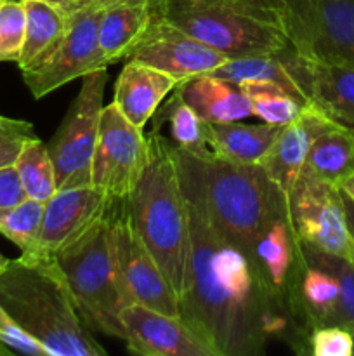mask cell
<instances>
[{
	"label": "cell",
	"mask_w": 354,
	"mask_h": 356,
	"mask_svg": "<svg viewBox=\"0 0 354 356\" xmlns=\"http://www.w3.org/2000/svg\"><path fill=\"white\" fill-rule=\"evenodd\" d=\"M10 353H12V351L7 350L6 346H2V344H0V356H7V355H10Z\"/></svg>",
	"instance_id": "obj_41"
},
{
	"label": "cell",
	"mask_w": 354,
	"mask_h": 356,
	"mask_svg": "<svg viewBox=\"0 0 354 356\" xmlns=\"http://www.w3.org/2000/svg\"><path fill=\"white\" fill-rule=\"evenodd\" d=\"M267 2H269V3H273L274 7H278V6H280L281 2H285V0H267Z\"/></svg>",
	"instance_id": "obj_42"
},
{
	"label": "cell",
	"mask_w": 354,
	"mask_h": 356,
	"mask_svg": "<svg viewBox=\"0 0 354 356\" xmlns=\"http://www.w3.org/2000/svg\"><path fill=\"white\" fill-rule=\"evenodd\" d=\"M26 198L16 167L0 169V211L14 207Z\"/></svg>",
	"instance_id": "obj_35"
},
{
	"label": "cell",
	"mask_w": 354,
	"mask_h": 356,
	"mask_svg": "<svg viewBox=\"0 0 354 356\" xmlns=\"http://www.w3.org/2000/svg\"><path fill=\"white\" fill-rule=\"evenodd\" d=\"M298 240V238H297ZM298 249L304 259L325 268L339 282V302H337L335 315L332 325L344 327L347 330L354 329V263L346 257L335 254L323 252L307 243L298 240Z\"/></svg>",
	"instance_id": "obj_29"
},
{
	"label": "cell",
	"mask_w": 354,
	"mask_h": 356,
	"mask_svg": "<svg viewBox=\"0 0 354 356\" xmlns=\"http://www.w3.org/2000/svg\"><path fill=\"white\" fill-rule=\"evenodd\" d=\"M151 120L153 129H160L163 124L169 125L170 141L177 148L194 155L210 152L207 145V122L201 120L196 111L183 99L177 87L172 90L170 99L163 103V106L160 104Z\"/></svg>",
	"instance_id": "obj_25"
},
{
	"label": "cell",
	"mask_w": 354,
	"mask_h": 356,
	"mask_svg": "<svg viewBox=\"0 0 354 356\" xmlns=\"http://www.w3.org/2000/svg\"><path fill=\"white\" fill-rule=\"evenodd\" d=\"M288 218L301 242L354 263V236L340 186L301 174L288 195Z\"/></svg>",
	"instance_id": "obj_9"
},
{
	"label": "cell",
	"mask_w": 354,
	"mask_h": 356,
	"mask_svg": "<svg viewBox=\"0 0 354 356\" xmlns=\"http://www.w3.org/2000/svg\"><path fill=\"white\" fill-rule=\"evenodd\" d=\"M183 99L208 124L239 122L253 117L250 99L238 86L208 73L191 76L177 83Z\"/></svg>",
	"instance_id": "obj_19"
},
{
	"label": "cell",
	"mask_w": 354,
	"mask_h": 356,
	"mask_svg": "<svg viewBox=\"0 0 354 356\" xmlns=\"http://www.w3.org/2000/svg\"><path fill=\"white\" fill-rule=\"evenodd\" d=\"M238 87L250 99L253 117L260 118L264 124L287 125L307 106L287 87L271 80H246L238 83Z\"/></svg>",
	"instance_id": "obj_26"
},
{
	"label": "cell",
	"mask_w": 354,
	"mask_h": 356,
	"mask_svg": "<svg viewBox=\"0 0 354 356\" xmlns=\"http://www.w3.org/2000/svg\"><path fill=\"white\" fill-rule=\"evenodd\" d=\"M332 125L333 122L321 111L307 104L294 122L281 129L271 148L260 159L259 165L287 198L301 176L312 143Z\"/></svg>",
	"instance_id": "obj_17"
},
{
	"label": "cell",
	"mask_w": 354,
	"mask_h": 356,
	"mask_svg": "<svg viewBox=\"0 0 354 356\" xmlns=\"http://www.w3.org/2000/svg\"><path fill=\"white\" fill-rule=\"evenodd\" d=\"M148 159V136L110 103L101 111L90 184L115 200L130 197Z\"/></svg>",
	"instance_id": "obj_10"
},
{
	"label": "cell",
	"mask_w": 354,
	"mask_h": 356,
	"mask_svg": "<svg viewBox=\"0 0 354 356\" xmlns=\"http://www.w3.org/2000/svg\"><path fill=\"white\" fill-rule=\"evenodd\" d=\"M351 172H354V131L333 124L312 143L301 174L340 186Z\"/></svg>",
	"instance_id": "obj_24"
},
{
	"label": "cell",
	"mask_w": 354,
	"mask_h": 356,
	"mask_svg": "<svg viewBox=\"0 0 354 356\" xmlns=\"http://www.w3.org/2000/svg\"><path fill=\"white\" fill-rule=\"evenodd\" d=\"M35 138L37 134L30 122L0 117V169L12 167L24 146Z\"/></svg>",
	"instance_id": "obj_32"
},
{
	"label": "cell",
	"mask_w": 354,
	"mask_h": 356,
	"mask_svg": "<svg viewBox=\"0 0 354 356\" xmlns=\"http://www.w3.org/2000/svg\"><path fill=\"white\" fill-rule=\"evenodd\" d=\"M276 9L297 54L354 68V0H285Z\"/></svg>",
	"instance_id": "obj_7"
},
{
	"label": "cell",
	"mask_w": 354,
	"mask_h": 356,
	"mask_svg": "<svg viewBox=\"0 0 354 356\" xmlns=\"http://www.w3.org/2000/svg\"><path fill=\"white\" fill-rule=\"evenodd\" d=\"M128 59L146 63L169 73L177 82H183L191 76L210 73L229 58L156 14L141 40L132 49Z\"/></svg>",
	"instance_id": "obj_13"
},
{
	"label": "cell",
	"mask_w": 354,
	"mask_h": 356,
	"mask_svg": "<svg viewBox=\"0 0 354 356\" xmlns=\"http://www.w3.org/2000/svg\"><path fill=\"white\" fill-rule=\"evenodd\" d=\"M285 125L271 124H242V122H224L208 124L207 145L214 155L235 163H259L267 153L274 139Z\"/></svg>",
	"instance_id": "obj_22"
},
{
	"label": "cell",
	"mask_w": 354,
	"mask_h": 356,
	"mask_svg": "<svg viewBox=\"0 0 354 356\" xmlns=\"http://www.w3.org/2000/svg\"><path fill=\"white\" fill-rule=\"evenodd\" d=\"M115 236L121 278L132 305H141L170 316H179V299L158 263L139 236L127 198L115 204Z\"/></svg>",
	"instance_id": "obj_12"
},
{
	"label": "cell",
	"mask_w": 354,
	"mask_h": 356,
	"mask_svg": "<svg viewBox=\"0 0 354 356\" xmlns=\"http://www.w3.org/2000/svg\"><path fill=\"white\" fill-rule=\"evenodd\" d=\"M307 353L312 356H354L353 332L339 325L314 329L309 336Z\"/></svg>",
	"instance_id": "obj_33"
},
{
	"label": "cell",
	"mask_w": 354,
	"mask_h": 356,
	"mask_svg": "<svg viewBox=\"0 0 354 356\" xmlns=\"http://www.w3.org/2000/svg\"><path fill=\"white\" fill-rule=\"evenodd\" d=\"M3 2V0H0V3H2Z\"/></svg>",
	"instance_id": "obj_44"
},
{
	"label": "cell",
	"mask_w": 354,
	"mask_h": 356,
	"mask_svg": "<svg viewBox=\"0 0 354 356\" xmlns=\"http://www.w3.org/2000/svg\"><path fill=\"white\" fill-rule=\"evenodd\" d=\"M7 263H9V259H7V257H3L2 254H0V273H2V271L6 270Z\"/></svg>",
	"instance_id": "obj_40"
},
{
	"label": "cell",
	"mask_w": 354,
	"mask_h": 356,
	"mask_svg": "<svg viewBox=\"0 0 354 356\" xmlns=\"http://www.w3.org/2000/svg\"><path fill=\"white\" fill-rule=\"evenodd\" d=\"M285 61L305 103L354 131V68L304 58L292 47L285 51Z\"/></svg>",
	"instance_id": "obj_14"
},
{
	"label": "cell",
	"mask_w": 354,
	"mask_h": 356,
	"mask_svg": "<svg viewBox=\"0 0 354 356\" xmlns=\"http://www.w3.org/2000/svg\"><path fill=\"white\" fill-rule=\"evenodd\" d=\"M344 205H346V216H347V222H349V229L354 236V202L351 200L349 197L344 195Z\"/></svg>",
	"instance_id": "obj_38"
},
{
	"label": "cell",
	"mask_w": 354,
	"mask_h": 356,
	"mask_svg": "<svg viewBox=\"0 0 354 356\" xmlns=\"http://www.w3.org/2000/svg\"><path fill=\"white\" fill-rule=\"evenodd\" d=\"M158 9L160 0H127L103 10L99 47L106 65L130 56Z\"/></svg>",
	"instance_id": "obj_20"
},
{
	"label": "cell",
	"mask_w": 354,
	"mask_h": 356,
	"mask_svg": "<svg viewBox=\"0 0 354 356\" xmlns=\"http://www.w3.org/2000/svg\"><path fill=\"white\" fill-rule=\"evenodd\" d=\"M340 190H342V193L346 195V197H349L351 200L354 202V172H351L349 176L342 181V184H340Z\"/></svg>",
	"instance_id": "obj_37"
},
{
	"label": "cell",
	"mask_w": 354,
	"mask_h": 356,
	"mask_svg": "<svg viewBox=\"0 0 354 356\" xmlns=\"http://www.w3.org/2000/svg\"><path fill=\"white\" fill-rule=\"evenodd\" d=\"M174 153L179 176L194 188L212 225L248 252L274 219L288 214V198L259 163H235L212 152L194 155L176 145Z\"/></svg>",
	"instance_id": "obj_3"
},
{
	"label": "cell",
	"mask_w": 354,
	"mask_h": 356,
	"mask_svg": "<svg viewBox=\"0 0 354 356\" xmlns=\"http://www.w3.org/2000/svg\"><path fill=\"white\" fill-rule=\"evenodd\" d=\"M0 306L49 356H106L83 323L54 256L9 259L0 273Z\"/></svg>",
	"instance_id": "obj_2"
},
{
	"label": "cell",
	"mask_w": 354,
	"mask_h": 356,
	"mask_svg": "<svg viewBox=\"0 0 354 356\" xmlns=\"http://www.w3.org/2000/svg\"><path fill=\"white\" fill-rule=\"evenodd\" d=\"M115 204L111 198L104 214L54 257L87 329L124 339L120 313L132 301L118 264Z\"/></svg>",
	"instance_id": "obj_5"
},
{
	"label": "cell",
	"mask_w": 354,
	"mask_h": 356,
	"mask_svg": "<svg viewBox=\"0 0 354 356\" xmlns=\"http://www.w3.org/2000/svg\"><path fill=\"white\" fill-rule=\"evenodd\" d=\"M127 205L139 236L180 301L191 284L189 221L174 145L156 129L148 136V159Z\"/></svg>",
	"instance_id": "obj_4"
},
{
	"label": "cell",
	"mask_w": 354,
	"mask_h": 356,
	"mask_svg": "<svg viewBox=\"0 0 354 356\" xmlns=\"http://www.w3.org/2000/svg\"><path fill=\"white\" fill-rule=\"evenodd\" d=\"M0 344L12 353H23L30 356H49L45 348L35 341L19 323L0 306Z\"/></svg>",
	"instance_id": "obj_34"
},
{
	"label": "cell",
	"mask_w": 354,
	"mask_h": 356,
	"mask_svg": "<svg viewBox=\"0 0 354 356\" xmlns=\"http://www.w3.org/2000/svg\"><path fill=\"white\" fill-rule=\"evenodd\" d=\"M44 2H49L52 3V6L59 7V9H62L65 13H69V10L73 9V6H75V0H44Z\"/></svg>",
	"instance_id": "obj_39"
},
{
	"label": "cell",
	"mask_w": 354,
	"mask_h": 356,
	"mask_svg": "<svg viewBox=\"0 0 354 356\" xmlns=\"http://www.w3.org/2000/svg\"><path fill=\"white\" fill-rule=\"evenodd\" d=\"M44 204L24 198L21 204L0 211V233L19 247L21 254H33L40 235Z\"/></svg>",
	"instance_id": "obj_30"
},
{
	"label": "cell",
	"mask_w": 354,
	"mask_h": 356,
	"mask_svg": "<svg viewBox=\"0 0 354 356\" xmlns=\"http://www.w3.org/2000/svg\"><path fill=\"white\" fill-rule=\"evenodd\" d=\"M177 83L169 73L137 59H128L115 83L113 103L130 124L144 129Z\"/></svg>",
	"instance_id": "obj_18"
},
{
	"label": "cell",
	"mask_w": 354,
	"mask_h": 356,
	"mask_svg": "<svg viewBox=\"0 0 354 356\" xmlns=\"http://www.w3.org/2000/svg\"><path fill=\"white\" fill-rule=\"evenodd\" d=\"M124 341L128 351L142 356H212L179 318L141 305L121 309Z\"/></svg>",
	"instance_id": "obj_16"
},
{
	"label": "cell",
	"mask_w": 354,
	"mask_h": 356,
	"mask_svg": "<svg viewBox=\"0 0 354 356\" xmlns=\"http://www.w3.org/2000/svg\"><path fill=\"white\" fill-rule=\"evenodd\" d=\"M26 13V31L17 66L21 72L35 68L51 56L66 30L68 13L44 0H21Z\"/></svg>",
	"instance_id": "obj_23"
},
{
	"label": "cell",
	"mask_w": 354,
	"mask_h": 356,
	"mask_svg": "<svg viewBox=\"0 0 354 356\" xmlns=\"http://www.w3.org/2000/svg\"><path fill=\"white\" fill-rule=\"evenodd\" d=\"M351 332H353V337H354V329H353V330H351Z\"/></svg>",
	"instance_id": "obj_43"
},
{
	"label": "cell",
	"mask_w": 354,
	"mask_h": 356,
	"mask_svg": "<svg viewBox=\"0 0 354 356\" xmlns=\"http://www.w3.org/2000/svg\"><path fill=\"white\" fill-rule=\"evenodd\" d=\"M158 14L229 59L292 47L281 13L267 0H160Z\"/></svg>",
	"instance_id": "obj_6"
},
{
	"label": "cell",
	"mask_w": 354,
	"mask_h": 356,
	"mask_svg": "<svg viewBox=\"0 0 354 356\" xmlns=\"http://www.w3.org/2000/svg\"><path fill=\"white\" fill-rule=\"evenodd\" d=\"M285 51L278 52V54L245 56V58L228 59L224 65L212 70L208 75L217 76V79L226 80V82L235 83V86L246 82V80H271V82L281 83L294 96L304 101V97L298 92L297 86H295V80L292 76L290 70H288L287 61H285Z\"/></svg>",
	"instance_id": "obj_27"
},
{
	"label": "cell",
	"mask_w": 354,
	"mask_h": 356,
	"mask_svg": "<svg viewBox=\"0 0 354 356\" xmlns=\"http://www.w3.org/2000/svg\"><path fill=\"white\" fill-rule=\"evenodd\" d=\"M110 202L111 198L92 184L56 191L44 204L40 235L33 254L56 256L80 238L104 214Z\"/></svg>",
	"instance_id": "obj_15"
},
{
	"label": "cell",
	"mask_w": 354,
	"mask_h": 356,
	"mask_svg": "<svg viewBox=\"0 0 354 356\" xmlns=\"http://www.w3.org/2000/svg\"><path fill=\"white\" fill-rule=\"evenodd\" d=\"M179 181L191 233V284L179 318L212 356L260 355L273 337L305 353L290 306L264 280L253 254L222 235L194 188Z\"/></svg>",
	"instance_id": "obj_1"
},
{
	"label": "cell",
	"mask_w": 354,
	"mask_h": 356,
	"mask_svg": "<svg viewBox=\"0 0 354 356\" xmlns=\"http://www.w3.org/2000/svg\"><path fill=\"white\" fill-rule=\"evenodd\" d=\"M103 9L82 7L68 13L66 30L44 63L23 73V80L35 99L96 70L108 68L99 47V23Z\"/></svg>",
	"instance_id": "obj_11"
},
{
	"label": "cell",
	"mask_w": 354,
	"mask_h": 356,
	"mask_svg": "<svg viewBox=\"0 0 354 356\" xmlns=\"http://www.w3.org/2000/svg\"><path fill=\"white\" fill-rule=\"evenodd\" d=\"M26 13L21 0L0 3V61L17 63L24 44Z\"/></svg>",
	"instance_id": "obj_31"
},
{
	"label": "cell",
	"mask_w": 354,
	"mask_h": 356,
	"mask_svg": "<svg viewBox=\"0 0 354 356\" xmlns=\"http://www.w3.org/2000/svg\"><path fill=\"white\" fill-rule=\"evenodd\" d=\"M298 257V240L290 218L274 219L259 235L253 245V259L264 280L288 302V282Z\"/></svg>",
	"instance_id": "obj_21"
},
{
	"label": "cell",
	"mask_w": 354,
	"mask_h": 356,
	"mask_svg": "<svg viewBox=\"0 0 354 356\" xmlns=\"http://www.w3.org/2000/svg\"><path fill=\"white\" fill-rule=\"evenodd\" d=\"M26 198L45 204L58 191L54 162L47 145L38 138L31 139L14 163Z\"/></svg>",
	"instance_id": "obj_28"
},
{
	"label": "cell",
	"mask_w": 354,
	"mask_h": 356,
	"mask_svg": "<svg viewBox=\"0 0 354 356\" xmlns=\"http://www.w3.org/2000/svg\"><path fill=\"white\" fill-rule=\"evenodd\" d=\"M127 2V0H75V6L71 10L82 9V7H97V9H108L111 6H117V3ZM69 10V13H71Z\"/></svg>",
	"instance_id": "obj_36"
},
{
	"label": "cell",
	"mask_w": 354,
	"mask_h": 356,
	"mask_svg": "<svg viewBox=\"0 0 354 356\" xmlns=\"http://www.w3.org/2000/svg\"><path fill=\"white\" fill-rule=\"evenodd\" d=\"M108 68L82 76V87L69 104L47 148L56 169L58 190L90 184V165L99 132Z\"/></svg>",
	"instance_id": "obj_8"
}]
</instances>
